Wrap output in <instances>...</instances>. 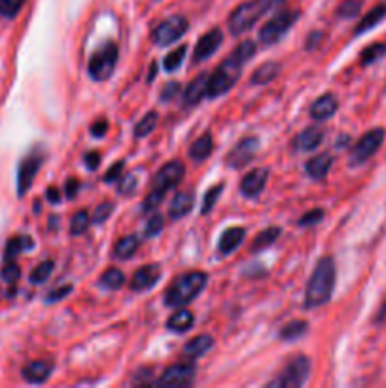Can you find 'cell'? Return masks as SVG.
I'll list each match as a JSON object with an SVG mask.
<instances>
[{
	"label": "cell",
	"mask_w": 386,
	"mask_h": 388,
	"mask_svg": "<svg viewBox=\"0 0 386 388\" xmlns=\"http://www.w3.org/2000/svg\"><path fill=\"white\" fill-rule=\"evenodd\" d=\"M254 53H256V44H254L252 40H244V42L237 46L231 51V55L210 74L207 97L209 99H216V97L228 93L235 83H237V80L241 78L242 67L252 59Z\"/></svg>",
	"instance_id": "6da1fadb"
},
{
	"label": "cell",
	"mask_w": 386,
	"mask_h": 388,
	"mask_svg": "<svg viewBox=\"0 0 386 388\" xmlns=\"http://www.w3.org/2000/svg\"><path fill=\"white\" fill-rule=\"evenodd\" d=\"M336 288V261L331 256H324L318 261L307 284L305 293V307H322L326 305Z\"/></svg>",
	"instance_id": "7a4b0ae2"
},
{
	"label": "cell",
	"mask_w": 386,
	"mask_h": 388,
	"mask_svg": "<svg viewBox=\"0 0 386 388\" xmlns=\"http://www.w3.org/2000/svg\"><path fill=\"white\" fill-rule=\"evenodd\" d=\"M284 6L286 0H247L229 15V31L233 36H239L242 32L250 31L263 15L275 10H282Z\"/></svg>",
	"instance_id": "3957f363"
},
{
	"label": "cell",
	"mask_w": 386,
	"mask_h": 388,
	"mask_svg": "<svg viewBox=\"0 0 386 388\" xmlns=\"http://www.w3.org/2000/svg\"><path fill=\"white\" fill-rule=\"evenodd\" d=\"M209 282V277L203 271H188L172 280V284L165 292V305L167 307H184L191 303L193 299L203 292Z\"/></svg>",
	"instance_id": "277c9868"
},
{
	"label": "cell",
	"mask_w": 386,
	"mask_h": 388,
	"mask_svg": "<svg viewBox=\"0 0 386 388\" xmlns=\"http://www.w3.org/2000/svg\"><path fill=\"white\" fill-rule=\"evenodd\" d=\"M310 362L305 354L294 356L290 362L286 363V368L280 371L277 379H273L267 387L269 388H299L303 387L305 381L309 379Z\"/></svg>",
	"instance_id": "5b68a950"
},
{
	"label": "cell",
	"mask_w": 386,
	"mask_h": 388,
	"mask_svg": "<svg viewBox=\"0 0 386 388\" xmlns=\"http://www.w3.org/2000/svg\"><path fill=\"white\" fill-rule=\"evenodd\" d=\"M386 139V129L385 127H375L369 129L366 134H361L360 140L356 142L352 150H350V165L358 167L364 165L366 161H369L373 158L375 153L379 152L382 142Z\"/></svg>",
	"instance_id": "8992f818"
},
{
	"label": "cell",
	"mask_w": 386,
	"mask_h": 388,
	"mask_svg": "<svg viewBox=\"0 0 386 388\" xmlns=\"http://www.w3.org/2000/svg\"><path fill=\"white\" fill-rule=\"evenodd\" d=\"M116 63H118V46L114 42H106L89 59V76L93 78L95 82L108 80V78L112 76V72H114Z\"/></svg>",
	"instance_id": "52a82bcc"
},
{
	"label": "cell",
	"mask_w": 386,
	"mask_h": 388,
	"mask_svg": "<svg viewBox=\"0 0 386 388\" xmlns=\"http://www.w3.org/2000/svg\"><path fill=\"white\" fill-rule=\"evenodd\" d=\"M299 18L298 10H280L275 18L267 21L266 25L261 27L260 34H258V39H260L261 44H277L282 36H284L286 32L290 31L296 20Z\"/></svg>",
	"instance_id": "ba28073f"
},
{
	"label": "cell",
	"mask_w": 386,
	"mask_h": 388,
	"mask_svg": "<svg viewBox=\"0 0 386 388\" xmlns=\"http://www.w3.org/2000/svg\"><path fill=\"white\" fill-rule=\"evenodd\" d=\"M42 165H44V152L40 148H34L32 152H29L23 158L20 171H18V195L20 198H23L27 191L31 190L32 182L36 179Z\"/></svg>",
	"instance_id": "9c48e42d"
},
{
	"label": "cell",
	"mask_w": 386,
	"mask_h": 388,
	"mask_svg": "<svg viewBox=\"0 0 386 388\" xmlns=\"http://www.w3.org/2000/svg\"><path fill=\"white\" fill-rule=\"evenodd\" d=\"M188 29H190V23L184 15H171L156 27V31L152 34L153 42L158 46L174 44L177 40L182 39L184 34L188 32Z\"/></svg>",
	"instance_id": "30bf717a"
},
{
	"label": "cell",
	"mask_w": 386,
	"mask_h": 388,
	"mask_svg": "<svg viewBox=\"0 0 386 388\" xmlns=\"http://www.w3.org/2000/svg\"><path fill=\"white\" fill-rule=\"evenodd\" d=\"M195 363L191 362H180L174 363L171 368H167L163 371V375L159 377L156 384L161 387H188L195 381Z\"/></svg>",
	"instance_id": "8fae6325"
},
{
	"label": "cell",
	"mask_w": 386,
	"mask_h": 388,
	"mask_svg": "<svg viewBox=\"0 0 386 388\" xmlns=\"http://www.w3.org/2000/svg\"><path fill=\"white\" fill-rule=\"evenodd\" d=\"M258 146H260V140L256 137H244L237 144H235L231 150H229L228 158H226V163L231 169H241V167L248 165L252 158L258 152Z\"/></svg>",
	"instance_id": "7c38bea8"
},
{
	"label": "cell",
	"mask_w": 386,
	"mask_h": 388,
	"mask_svg": "<svg viewBox=\"0 0 386 388\" xmlns=\"http://www.w3.org/2000/svg\"><path fill=\"white\" fill-rule=\"evenodd\" d=\"M184 174H186V167H184L182 161H171V163H167V165H163L156 172V176H153L152 180V186L153 188H158V190L169 191L180 184Z\"/></svg>",
	"instance_id": "4fadbf2b"
},
{
	"label": "cell",
	"mask_w": 386,
	"mask_h": 388,
	"mask_svg": "<svg viewBox=\"0 0 386 388\" xmlns=\"http://www.w3.org/2000/svg\"><path fill=\"white\" fill-rule=\"evenodd\" d=\"M222 31L220 29H210L209 32H205L203 36L199 39L193 51V63H203L209 57H212L216 51L220 50L222 46Z\"/></svg>",
	"instance_id": "5bb4252c"
},
{
	"label": "cell",
	"mask_w": 386,
	"mask_h": 388,
	"mask_svg": "<svg viewBox=\"0 0 386 388\" xmlns=\"http://www.w3.org/2000/svg\"><path fill=\"white\" fill-rule=\"evenodd\" d=\"M267 179H269V171L260 167V169H254L242 176L241 180V193L244 198H258L263 188L267 184Z\"/></svg>",
	"instance_id": "9a60e30c"
},
{
	"label": "cell",
	"mask_w": 386,
	"mask_h": 388,
	"mask_svg": "<svg viewBox=\"0 0 386 388\" xmlns=\"http://www.w3.org/2000/svg\"><path fill=\"white\" fill-rule=\"evenodd\" d=\"M159 277H161V268H159L158 263L142 265V268L133 275L131 290H135V292H144V290H148V288H152L158 284Z\"/></svg>",
	"instance_id": "2e32d148"
},
{
	"label": "cell",
	"mask_w": 386,
	"mask_h": 388,
	"mask_svg": "<svg viewBox=\"0 0 386 388\" xmlns=\"http://www.w3.org/2000/svg\"><path fill=\"white\" fill-rule=\"evenodd\" d=\"M51 371H53V362L51 360H34V362L27 363L21 375L27 382L31 384H42L50 379Z\"/></svg>",
	"instance_id": "e0dca14e"
},
{
	"label": "cell",
	"mask_w": 386,
	"mask_h": 388,
	"mask_svg": "<svg viewBox=\"0 0 386 388\" xmlns=\"http://www.w3.org/2000/svg\"><path fill=\"white\" fill-rule=\"evenodd\" d=\"M337 109H339V102H337L336 95L326 93V95L318 97L315 104L310 106V118H315L318 121L329 120L331 116L336 114Z\"/></svg>",
	"instance_id": "ac0fdd59"
},
{
	"label": "cell",
	"mask_w": 386,
	"mask_h": 388,
	"mask_svg": "<svg viewBox=\"0 0 386 388\" xmlns=\"http://www.w3.org/2000/svg\"><path fill=\"white\" fill-rule=\"evenodd\" d=\"M324 140V131L320 127H309L294 139V146L299 152H312L317 150Z\"/></svg>",
	"instance_id": "d6986e66"
},
{
	"label": "cell",
	"mask_w": 386,
	"mask_h": 388,
	"mask_svg": "<svg viewBox=\"0 0 386 388\" xmlns=\"http://www.w3.org/2000/svg\"><path fill=\"white\" fill-rule=\"evenodd\" d=\"M244 235L247 231L244 228H229L223 231V235L220 237V242H218V252L222 256L231 254L235 249L241 247V242L244 241Z\"/></svg>",
	"instance_id": "ffe728a7"
},
{
	"label": "cell",
	"mask_w": 386,
	"mask_h": 388,
	"mask_svg": "<svg viewBox=\"0 0 386 388\" xmlns=\"http://www.w3.org/2000/svg\"><path fill=\"white\" fill-rule=\"evenodd\" d=\"M193 201H195L193 193H190V191H178L174 199H172L171 207H169V216L172 220H180V218L188 216L190 210L193 209Z\"/></svg>",
	"instance_id": "44dd1931"
},
{
	"label": "cell",
	"mask_w": 386,
	"mask_h": 388,
	"mask_svg": "<svg viewBox=\"0 0 386 388\" xmlns=\"http://www.w3.org/2000/svg\"><path fill=\"white\" fill-rule=\"evenodd\" d=\"M331 165H333V158H331L329 153H318V155H315V158H310V160L307 161L305 171H307V174H309L310 179L322 180L329 172Z\"/></svg>",
	"instance_id": "7402d4cb"
},
{
	"label": "cell",
	"mask_w": 386,
	"mask_h": 388,
	"mask_svg": "<svg viewBox=\"0 0 386 388\" xmlns=\"http://www.w3.org/2000/svg\"><path fill=\"white\" fill-rule=\"evenodd\" d=\"M209 74L203 72V74H199L195 80H191V83L188 85V90H186V104L191 106V104H197V102L201 101L205 95H207V88H209Z\"/></svg>",
	"instance_id": "603a6c76"
},
{
	"label": "cell",
	"mask_w": 386,
	"mask_h": 388,
	"mask_svg": "<svg viewBox=\"0 0 386 388\" xmlns=\"http://www.w3.org/2000/svg\"><path fill=\"white\" fill-rule=\"evenodd\" d=\"M214 347V339L203 333V335H197V338L190 339L186 347H184V356L188 358H199L203 356L205 352H209Z\"/></svg>",
	"instance_id": "cb8c5ba5"
},
{
	"label": "cell",
	"mask_w": 386,
	"mask_h": 388,
	"mask_svg": "<svg viewBox=\"0 0 386 388\" xmlns=\"http://www.w3.org/2000/svg\"><path fill=\"white\" fill-rule=\"evenodd\" d=\"M386 18V2L385 4H379V6H375L373 10H369V12L364 15L360 20V23H358V27L354 29V34L358 36V34H364V32L371 31V29H375V27L379 25L380 21Z\"/></svg>",
	"instance_id": "d4e9b609"
},
{
	"label": "cell",
	"mask_w": 386,
	"mask_h": 388,
	"mask_svg": "<svg viewBox=\"0 0 386 388\" xmlns=\"http://www.w3.org/2000/svg\"><path fill=\"white\" fill-rule=\"evenodd\" d=\"M212 150H214V139H212V134L210 133H205L191 144L190 158L193 161H197V163H201V161H205L209 158L210 153H212Z\"/></svg>",
	"instance_id": "484cf974"
},
{
	"label": "cell",
	"mask_w": 386,
	"mask_h": 388,
	"mask_svg": "<svg viewBox=\"0 0 386 388\" xmlns=\"http://www.w3.org/2000/svg\"><path fill=\"white\" fill-rule=\"evenodd\" d=\"M280 74V64L275 63V61H269V63H263L261 67L254 70V74L250 76V83L252 85H266V83L273 82L275 78Z\"/></svg>",
	"instance_id": "4316f807"
},
{
	"label": "cell",
	"mask_w": 386,
	"mask_h": 388,
	"mask_svg": "<svg viewBox=\"0 0 386 388\" xmlns=\"http://www.w3.org/2000/svg\"><path fill=\"white\" fill-rule=\"evenodd\" d=\"M195 322V317H193V312L188 311V309H178L177 312H172L171 319L167 320V328L171 331H178V333H182V331H188Z\"/></svg>",
	"instance_id": "83f0119b"
},
{
	"label": "cell",
	"mask_w": 386,
	"mask_h": 388,
	"mask_svg": "<svg viewBox=\"0 0 386 388\" xmlns=\"http://www.w3.org/2000/svg\"><path fill=\"white\" fill-rule=\"evenodd\" d=\"M139 247H140V241L137 235L121 237L120 241L116 242L114 256L116 258H120V260H129V258L139 250Z\"/></svg>",
	"instance_id": "f1b7e54d"
},
{
	"label": "cell",
	"mask_w": 386,
	"mask_h": 388,
	"mask_svg": "<svg viewBox=\"0 0 386 388\" xmlns=\"http://www.w3.org/2000/svg\"><path fill=\"white\" fill-rule=\"evenodd\" d=\"M34 247V242H32L31 237L20 235V237H13L10 239L6 244V250H4V260H15V256L21 254V252H25V250H31Z\"/></svg>",
	"instance_id": "f546056e"
},
{
	"label": "cell",
	"mask_w": 386,
	"mask_h": 388,
	"mask_svg": "<svg viewBox=\"0 0 386 388\" xmlns=\"http://www.w3.org/2000/svg\"><path fill=\"white\" fill-rule=\"evenodd\" d=\"M280 237V228H267L263 229L261 233H258V237L254 239L250 250L252 252H260V250L271 247L273 242H277V239Z\"/></svg>",
	"instance_id": "4dcf8cb0"
},
{
	"label": "cell",
	"mask_w": 386,
	"mask_h": 388,
	"mask_svg": "<svg viewBox=\"0 0 386 388\" xmlns=\"http://www.w3.org/2000/svg\"><path fill=\"white\" fill-rule=\"evenodd\" d=\"M386 55V44L382 42H375V44H369L366 50L360 53V63L364 67H369V64L377 63Z\"/></svg>",
	"instance_id": "1f68e13d"
},
{
	"label": "cell",
	"mask_w": 386,
	"mask_h": 388,
	"mask_svg": "<svg viewBox=\"0 0 386 388\" xmlns=\"http://www.w3.org/2000/svg\"><path fill=\"white\" fill-rule=\"evenodd\" d=\"M307 328H309V324H307L305 320H291V322H288V324L280 330V339H284V341H296V339H299L301 335L307 333Z\"/></svg>",
	"instance_id": "d6a6232c"
},
{
	"label": "cell",
	"mask_w": 386,
	"mask_h": 388,
	"mask_svg": "<svg viewBox=\"0 0 386 388\" xmlns=\"http://www.w3.org/2000/svg\"><path fill=\"white\" fill-rule=\"evenodd\" d=\"M123 282H125V275L118 268L106 269L101 277V284L108 290H118V288L123 286Z\"/></svg>",
	"instance_id": "836d02e7"
},
{
	"label": "cell",
	"mask_w": 386,
	"mask_h": 388,
	"mask_svg": "<svg viewBox=\"0 0 386 388\" xmlns=\"http://www.w3.org/2000/svg\"><path fill=\"white\" fill-rule=\"evenodd\" d=\"M361 4H364V0H343L339 8H337V15L341 20H352V18H356L360 13Z\"/></svg>",
	"instance_id": "e575fe53"
},
{
	"label": "cell",
	"mask_w": 386,
	"mask_h": 388,
	"mask_svg": "<svg viewBox=\"0 0 386 388\" xmlns=\"http://www.w3.org/2000/svg\"><path fill=\"white\" fill-rule=\"evenodd\" d=\"M158 125V112H150V114H146L142 120L137 123V127H135V137L137 139H142L146 134H150Z\"/></svg>",
	"instance_id": "d590c367"
},
{
	"label": "cell",
	"mask_w": 386,
	"mask_h": 388,
	"mask_svg": "<svg viewBox=\"0 0 386 388\" xmlns=\"http://www.w3.org/2000/svg\"><path fill=\"white\" fill-rule=\"evenodd\" d=\"M25 2L27 0H0V18L13 20L21 12Z\"/></svg>",
	"instance_id": "8d00e7d4"
},
{
	"label": "cell",
	"mask_w": 386,
	"mask_h": 388,
	"mask_svg": "<svg viewBox=\"0 0 386 388\" xmlns=\"http://www.w3.org/2000/svg\"><path fill=\"white\" fill-rule=\"evenodd\" d=\"M89 214L85 212V210H78L76 214L72 216V220H70V233L72 235H82V233H85L89 228Z\"/></svg>",
	"instance_id": "74e56055"
},
{
	"label": "cell",
	"mask_w": 386,
	"mask_h": 388,
	"mask_svg": "<svg viewBox=\"0 0 386 388\" xmlns=\"http://www.w3.org/2000/svg\"><path fill=\"white\" fill-rule=\"evenodd\" d=\"M186 51H188L186 46H180L178 50L171 51V53H169V55H167L163 61L165 70H167V72H174V70H177L180 64H182L184 57H186Z\"/></svg>",
	"instance_id": "f35d334b"
},
{
	"label": "cell",
	"mask_w": 386,
	"mask_h": 388,
	"mask_svg": "<svg viewBox=\"0 0 386 388\" xmlns=\"http://www.w3.org/2000/svg\"><path fill=\"white\" fill-rule=\"evenodd\" d=\"M0 277H2V280H4L6 284H15L21 277L20 265H18L13 260L6 261V263H4V268H2V271H0Z\"/></svg>",
	"instance_id": "ab89813d"
},
{
	"label": "cell",
	"mask_w": 386,
	"mask_h": 388,
	"mask_svg": "<svg viewBox=\"0 0 386 388\" xmlns=\"http://www.w3.org/2000/svg\"><path fill=\"white\" fill-rule=\"evenodd\" d=\"M51 271H53V261H44V263H40L39 268H34L29 279H31L32 284H42L50 279Z\"/></svg>",
	"instance_id": "60d3db41"
},
{
	"label": "cell",
	"mask_w": 386,
	"mask_h": 388,
	"mask_svg": "<svg viewBox=\"0 0 386 388\" xmlns=\"http://www.w3.org/2000/svg\"><path fill=\"white\" fill-rule=\"evenodd\" d=\"M165 195H167V191L153 188V191H150V193L146 195L144 201H142V210H144V212H148V210H156L159 205L163 203Z\"/></svg>",
	"instance_id": "b9f144b4"
},
{
	"label": "cell",
	"mask_w": 386,
	"mask_h": 388,
	"mask_svg": "<svg viewBox=\"0 0 386 388\" xmlns=\"http://www.w3.org/2000/svg\"><path fill=\"white\" fill-rule=\"evenodd\" d=\"M163 226H165L163 216H161V214H156V216L150 218V220H148V223H146L144 235H146V237H156V235H159V233L163 231Z\"/></svg>",
	"instance_id": "7bdbcfd3"
},
{
	"label": "cell",
	"mask_w": 386,
	"mask_h": 388,
	"mask_svg": "<svg viewBox=\"0 0 386 388\" xmlns=\"http://www.w3.org/2000/svg\"><path fill=\"white\" fill-rule=\"evenodd\" d=\"M222 190H223V184H218V186H214V188H210L209 193L205 195L203 214H207V212H210V210L214 209L216 201H218V198H220V193H222Z\"/></svg>",
	"instance_id": "ee69618b"
},
{
	"label": "cell",
	"mask_w": 386,
	"mask_h": 388,
	"mask_svg": "<svg viewBox=\"0 0 386 388\" xmlns=\"http://www.w3.org/2000/svg\"><path fill=\"white\" fill-rule=\"evenodd\" d=\"M322 218H324V210L315 209V210H309L307 214H303V216L299 218L298 223L301 226V228H307V226H315V223H318Z\"/></svg>",
	"instance_id": "f6af8a7d"
},
{
	"label": "cell",
	"mask_w": 386,
	"mask_h": 388,
	"mask_svg": "<svg viewBox=\"0 0 386 388\" xmlns=\"http://www.w3.org/2000/svg\"><path fill=\"white\" fill-rule=\"evenodd\" d=\"M112 210H114V205L112 203H102L97 207L95 214H93V220H95V223H104L110 218V214H112Z\"/></svg>",
	"instance_id": "bcb514c9"
},
{
	"label": "cell",
	"mask_w": 386,
	"mask_h": 388,
	"mask_svg": "<svg viewBox=\"0 0 386 388\" xmlns=\"http://www.w3.org/2000/svg\"><path fill=\"white\" fill-rule=\"evenodd\" d=\"M123 169H125V161H120V163H116V165L110 167V171L104 174V182H116V180L121 179V172H123Z\"/></svg>",
	"instance_id": "7dc6e473"
},
{
	"label": "cell",
	"mask_w": 386,
	"mask_h": 388,
	"mask_svg": "<svg viewBox=\"0 0 386 388\" xmlns=\"http://www.w3.org/2000/svg\"><path fill=\"white\" fill-rule=\"evenodd\" d=\"M137 188V176L135 174H125L120 179V191L121 193H131Z\"/></svg>",
	"instance_id": "c3c4849f"
},
{
	"label": "cell",
	"mask_w": 386,
	"mask_h": 388,
	"mask_svg": "<svg viewBox=\"0 0 386 388\" xmlns=\"http://www.w3.org/2000/svg\"><path fill=\"white\" fill-rule=\"evenodd\" d=\"M178 91H180V83L178 82H169L161 91V101H171L172 97L178 95Z\"/></svg>",
	"instance_id": "681fc988"
},
{
	"label": "cell",
	"mask_w": 386,
	"mask_h": 388,
	"mask_svg": "<svg viewBox=\"0 0 386 388\" xmlns=\"http://www.w3.org/2000/svg\"><path fill=\"white\" fill-rule=\"evenodd\" d=\"M70 292H72V286H70V284L57 288V290L50 292V296H48V303H53V301H61V299H63L64 296H69Z\"/></svg>",
	"instance_id": "f907efd6"
},
{
	"label": "cell",
	"mask_w": 386,
	"mask_h": 388,
	"mask_svg": "<svg viewBox=\"0 0 386 388\" xmlns=\"http://www.w3.org/2000/svg\"><path fill=\"white\" fill-rule=\"evenodd\" d=\"M101 165V153L99 152H89L85 155V167H88L89 171H97Z\"/></svg>",
	"instance_id": "816d5d0a"
},
{
	"label": "cell",
	"mask_w": 386,
	"mask_h": 388,
	"mask_svg": "<svg viewBox=\"0 0 386 388\" xmlns=\"http://www.w3.org/2000/svg\"><path fill=\"white\" fill-rule=\"evenodd\" d=\"M108 131V121L106 120H99L95 121L93 125H91V134L93 137H97V139H101V137H104Z\"/></svg>",
	"instance_id": "f5cc1de1"
},
{
	"label": "cell",
	"mask_w": 386,
	"mask_h": 388,
	"mask_svg": "<svg viewBox=\"0 0 386 388\" xmlns=\"http://www.w3.org/2000/svg\"><path fill=\"white\" fill-rule=\"evenodd\" d=\"M78 190H80V180L78 179L67 180V186H64V193H67V198L69 199L76 198Z\"/></svg>",
	"instance_id": "db71d44e"
},
{
	"label": "cell",
	"mask_w": 386,
	"mask_h": 388,
	"mask_svg": "<svg viewBox=\"0 0 386 388\" xmlns=\"http://www.w3.org/2000/svg\"><path fill=\"white\" fill-rule=\"evenodd\" d=\"M46 195H48V201L53 205L61 203V199H63V195H61V190H59V188H53V186L48 188V193H46Z\"/></svg>",
	"instance_id": "11a10c76"
},
{
	"label": "cell",
	"mask_w": 386,
	"mask_h": 388,
	"mask_svg": "<svg viewBox=\"0 0 386 388\" xmlns=\"http://www.w3.org/2000/svg\"><path fill=\"white\" fill-rule=\"evenodd\" d=\"M375 322H377V324H382V322H386V298H385V301H382V305L379 307V311H377Z\"/></svg>",
	"instance_id": "9f6ffc18"
},
{
	"label": "cell",
	"mask_w": 386,
	"mask_h": 388,
	"mask_svg": "<svg viewBox=\"0 0 386 388\" xmlns=\"http://www.w3.org/2000/svg\"><path fill=\"white\" fill-rule=\"evenodd\" d=\"M150 373H152V369H148V371H146V369H144V371H140L139 375L135 377V382H140V381L148 382V381H150V377H152Z\"/></svg>",
	"instance_id": "6f0895ef"
},
{
	"label": "cell",
	"mask_w": 386,
	"mask_h": 388,
	"mask_svg": "<svg viewBox=\"0 0 386 388\" xmlns=\"http://www.w3.org/2000/svg\"><path fill=\"white\" fill-rule=\"evenodd\" d=\"M50 228L51 229L59 228V216H51L50 218Z\"/></svg>",
	"instance_id": "680465c9"
}]
</instances>
